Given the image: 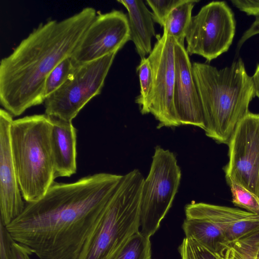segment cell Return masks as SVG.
Returning a JSON list of instances; mask_svg holds the SVG:
<instances>
[{"mask_svg":"<svg viewBox=\"0 0 259 259\" xmlns=\"http://www.w3.org/2000/svg\"><path fill=\"white\" fill-rule=\"evenodd\" d=\"M122 177L100 172L71 183L55 182L40 199L25 202L6 228L39 259H78Z\"/></svg>","mask_w":259,"mask_h":259,"instance_id":"obj_1","label":"cell"},{"mask_svg":"<svg viewBox=\"0 0 259 259\" xmlns=\"http://www.w3.org/2000/svg\"><path fill=\"white\" fill-rule=\"evenodd\" d=\"M97 15L93 7L58 21L40 23L0 62V103L13 116L44 103L51 71L72 56Z\"/></svg>","mask_w":259,"mask_h":259,"instance_id":"obj_2","label":"cell"},{"mask_svg":"<svg viewBox=\"0 0 259 259\" xmlns=\"http://www.w3.org/2000/svg\"><path fill=\"white\" fill-rule=\"evenodd\" d=\"M193 72L203 108L205 135L228 144L240 120L249 112L255 97L251 76L241 58L219 69L194 62Z\"/></svg>","mask_w":259,"mask_h":259,"instance_id":"obj_3","label":"cell"},{"mask_svg":"<svg viewBox=\"0 0 259 259\" xmlns=\"http://www.w3.org/2000/svg\"><path fill=\"white\" fill-rule=\"evenodd\" d=\"M51 118L34 114L13 120L10 128L12 156L23 199L42 197L55 182L51 145Z\"/></svg>","mask_w":259,"mask_h":259,"instance_id":"obj_4","label":"cell"},{"mask_svg":"<svg viewBox=\"0 0 259 259\" xmlns=\"http://www.w3.org/2000/svg\"><path fill=\"white\" fill-rule=\"evenodd\" d=\"M144 179L138 169L123 176L78 259H114L128 239L139 231Z\"/></svg>","mask_w":259,"mask_h":259,"instance_id":"obj_5","label":"cell"},{"mask_svg":"<svg viewBox=\"0 0 259 259\" xmlns=\"http://www.w3.org/2000/svg\"><path fill=\"white\" fill-rule=\"evenodd\" d=\"M175 154L155 148L149 172L144 179L140 203L141 232L150 237L171 207L181 179Z\"/></svg>","mask_w":259,"mask_h":259,"instance_id":"obj_6","label":"cell"},{"mask_svg":"<svg viewBox=\"0 0 259 259\" xmlns=\"http://www.w3.org/2000/svg\"><path fill=\"white\" fill-rule=\"evenodd\" d=\"M116 53L76 65L66 81L45 99V114L72 122L83 107L101 93Z\"/></svg>","mask_w":259,"mask_h":259,"instance_id":"obj_7","label":"cell"},{"mask_svg":"<svg viewBox=\"0 0 259 259\" xmlns=\"http://www.w3.org/2000/svg\"><path fill=\"white\" fill-rule=\"evenodd\" d=\"M236 31L233 12L224 1H213L192 16L186 33L188 54L209 62L227 52Z\"/></svg>","mask_w":259,"mask_h":259,"instance_id":"obj_8","label":"cell"},{"mask_svg":"<svg viewBox=\"0 0 259 259\" xmlns=\"http://www.w3.org/2000/svg\"><path fill=\"white\" fill-rule=\"evenodd\" d=\"M148 58L153 74L151 92L142 114L151 113L158 121V128L181 125L175 111L174 90L175 81V39L163 31Z\"/></svg>","mask_w":259,"mask_h":259,"instance_id":"obj_9","label":"cell"},{"mask_svg":"<svg viewBox=\"0 0 259 259\" xmlns=\"http://www.w3.org/2000/svg\"><path fill=\"white\" fill-rule=\"evenodd\" d=\"M228 145L226 180L259 197V114L249 112L237 125Z\"/></svg>","mask_w":259,"mask_h":259,"instance_id":"obj_10","label":"cell"},{"mask_svg":"<svg viewBox=\"0 0 259 259\" xmlns=\"http://www.w3.org/2000/svg\"><path fill=\"white\" fill-rule=\"evenodd\" d=\"M130 40L127 16L113 10L97 14L75 48L71 58L75 65L117 53Z\"/></svg>","mask_w":259,"mask_h":259,"instance_id":"obj_11","label":"cell"},{"mask_svg":"<svg viewBox=\"0 0 259 259\" xmlns=\"http://www.w3.org/2000/svg\"><path fill=\"white\" fill-rule=\"evenodd\" d=\"M13 116L0 110V222L7 226L18 218L25 206L12 156L10 128Z\"/></svg>","mask_w":259,"mask_h":259,"instance_id":"obj_12","label":"cell"},{"mask_svg":"<svg viewBox=\"0 0 259 259\" xmlns=\"http://www.w3.org/2000/svg\"><path fill=\"white\" fill-rule=\"evenodd\" d=\"M186 49L175 40L174 103L181 125L205 128L202 106Z\"/></svg>","mask_w":259,"mask_h":259,"instance_id":"obj_13","label":"cell"},{"mask_svg":"<svg viewBox=\"0 0 259 259\" xmlns=\"http://www.w3.org/2000/svg\"><path fill=\"white\" fill-rule=\"evenodd\" d=\"M185 210L186 218L203 217L216 224L224 232L226 243L259 232V214L247 211L202 202L188 204Z\"/></svg>","mask_w":259,"mask_h":259,"instance_id":"obj_14","label":"cell"},{"mask_svg":"<svg viewBox=\"0 0 259 259\" xmlns=\"http://www.w3.org/2000/svg\"><path fill=\"white\" fill-rule=\"evenodd\" d=\"M50 117L52 121L51 145L55 178L69 177L77 170L76 131L72 122Z\"/></svg>","mask_w":259,"mask_h":259,"instance_id":"obj_15","label":"cell"},{"mask_svg":"<svg viewBox=\"0 0 259 259\" xmlns=\"http://www.w3.org/2000/svg\"><path fill=\"white\" fill-rule=\"evenodd\" d=\"M127 11L130 40L141 58L150 54L151 40L156 36L152 13L142 1L118 0Z\"/></svg>","mask_w":259,"mask_h":259,"instance_id":"obj_16","label":"cell"},{"mask_svg":"<svg viewBox=\"0 0 259 259\" xmlns=\"http://www.w3.org/2000/svg\"><path fill=\"white\" fill-rule=\"evenodd\" d=\"M186 237L192 239L214 253L226 242L222 229L211 220L203 217L186 218L183 224Z\"/></svg>","mask_w":259,"mask_h":259,"instance_id":"obj_17","label":"cell"},{"mask_svg":"<svg viewBox=\"0 0 259 259\" xmlns=\"http://www.w3.org/2000/svg\"><path fill=\"white\" fill-rule=\"evenodd\" d=\"M199 0H187L174 9L164 20L163 31L172 37L176 41L184 46V39L190 24L192 12Z\"/></svg>","mask_w":259,"mask_h":259,"instance_id":"obj_18","label":"cell"},{"mask_svg":"<svg viewBox=\"0 0 259 259\" xmlns=\"http://www.w3.org/2000/svg\"><path fill=\"white\" fill-rule=\"evenodd\" d=\"M259 232L245 238L224 243L214 253L218 259H256Z\"/></svg>","mask_w":259,"mask_h":259,"instance_id":"obj_19","label":"cell"},{"mask_svg":"<svg viewBox=\"0 0 259 259\" xmlns=\"http://www.w3.org/2000/svg\"><path fill=\"white\" fill-rule=\"evenodd\" d=\"M114 259H151L150 238L143 234L140 231L135 233Z\"/></svg>","mask_w":259,"mask_h":259,"instance_id":"obj_20","label":"cell"},{"mask_svg":"<svg viewBox=\"0 0 259 259\" xmlns=\"http://www.w3.org/2000/svg\"><path fill=\"white\" fill-rule=\"evenodd\" d=\"M76 65L71 57L60 62L47 76L44 87L46 99L60 88L73 73Z\"/></svg>","mask_w":259,"mask_h":259,"instance_id":"obj_21","label":"cell"},{"mask_svg":"<svg viewBox=\"0 0 259 259\" xmlns=\"http://www.w3.org/2000/svg\"><path fill=\"white\" fill-rule=\"evenodd\" d=\"M226 180L230 187L234 205L259 214V197L234 181Z\"/></svg>","mask_w":259,"mask_h":259,"instance_id":"obj_22","label":"cell"},{"mask_svg":"<svg viewBox=\"0 0 259 259\" xmlns=\"http://www.w3.org/2000/svg\"><path fill=\"white\" fill-rule=\"evenodd\" d=\"M136 70L140 81V93L136 97L135 102L138 104L141 113L147 103L153 83L152 71L148 57L141 58Z\"/></svg>","mask_w":259,"mask_h":259,"instance_id":"obj_23","label":"cell"},{"mask_svg":"<svg viewBox=\"0 0 259 259\" xmlns=\"http://www.w3.org/2000/svg\"><path fill=\"white\" fill-rule=\"evenodd\" d=\"M179 251L182 259H218L214 253L187 237L180 246Z\"/></svg>","mask_w":259,"mask_h":259,"instance_id":"obj_24","label":"cell"},{"mask_svg":"<svg viewBox=\"0 0 259 259\" xmlns=\"http://www.w3.org/2000/svg\"><path fill=\"white\" fill-rule=\"evenodd\" d=\"M187 0H147L146 2L152 10L153 21L163 26L167 16L176 7Z\"/></svg>","mask_w":259,"mask_h":259,"instance_id":"obj_25","label":"cell"},{"mask_svg":"<svg viewBox=\"0 0 259 259\" xmlns=\"http://www.w3.org/2000/svg\"><path fill=\"white\" fill-rule=\"evenodd\" d=\"M14 242L6 226L0 222V259H13L12 245Z\"/></svg>","mask_w":259,"mask_h":259,"instance_id":"obj_26","label":"cell"},{"mask_svg":"<svg viewBox=\"0 0 259 259\" xmlns=\"http://www.w3.org/2000/svg\"><path fill=\"white\" fill-rule=\"evenodd\" d=\"M232 4L247 15L259 16V0H231Z\"/></svg>","mask_w":259,"mask_h":259,"instance_id":"obj_27","label":"cell"},{"mask_svg":"<svg viewBox=\"0 0 259 259\" xmlns=\"http://www.w3.org/2000/svg\"><path fill=\"white\" fill-rule=\"evenodd\" d=\"M259 33V16L255 17L254 21L249 28L246 30L240 39L239 40L237 46V51L238 52L243 44L249 38Z\"/></svg>","mask_w":259,"mask_h":259,"instance_id":"obj_28","label":"cell"},{"mask_svg":"<svg viewBox=\"0 0 259 259\" xmlns=\"http://www.w3.org/2000/svg\"><path fill=\"white\" fill-rule=\"evenodd\" d=\"M13 259H31L30 251L23 245L14 242L12 245Z\"/></svg>","mask_w":259,"mask_h":259,"instance_id":"obj_29","label":"cell"},{"mask_svg":"<svg viewBox=\"0 0 259 259\" xmlns=\"http://www.w3.org/2000/svg\"><path fill=\"white\" fill-rule=\"evenodd\" d=\"M251 77L254 90L255 96L259 99V64L256 65L255 71Z\"/></svg>","mask_w":259,"mask_h":259,"instance_id":"obj_30","label":"cell"},{"mask_svg":"<svg viewBox=\"0 0 259 259\" xmlns=\"http://www.w3.org/2000/svg\"><path fill=\"white\" fill-rule=\"evenodd\" d=\"M256 259H259V249H258V253L257 254Z\"/></svg>","mask_w":259,"mask_h":259,"instance_id":"obj_31","label":"cell"}]
</instances>
